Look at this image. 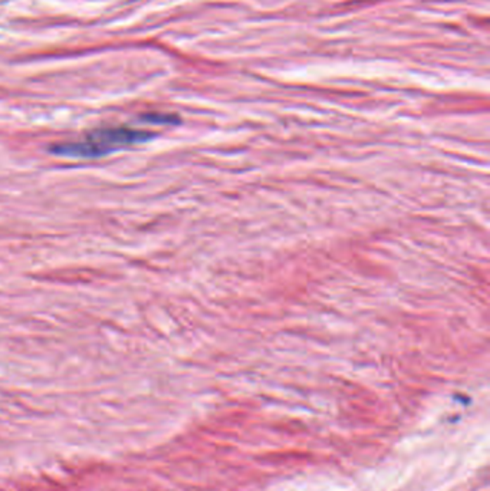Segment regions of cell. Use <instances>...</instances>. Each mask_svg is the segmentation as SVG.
I'll use <instances>...</instances> for the list:
<instances>
[{"label": "cell", "mask_w": 490, "mask_h": 491, "mask_svg": "<svg viewBox=\"0 0 490 491\" xmlns=\"http://www.w3.org/2000/svg\"><path fill=\"white\" fill-rule=\"evenodd\" d=\"M150 138L151 134L134 128H105L94 131V133H91L85 140L79 143L58 145L56 152L59 155L72 158H98L115 150L144 143Z\"/></svg>", "instance_id": "cell-1"}]
</instances>
